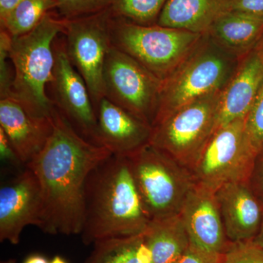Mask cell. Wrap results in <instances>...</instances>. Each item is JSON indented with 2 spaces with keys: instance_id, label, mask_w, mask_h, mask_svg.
Returning a JSON list of instances; mask_svg holds the SVG:
<instances>
[{
  "instance_id": "cell-16",
  "label": "cell",
  "mask_w": 263,
  "mask_h": 263,
  "mask_svg": "<svg viewBox=\"0 0 263 263\" xmlns=\"http://www.w3.org/2000/svg\"><path fill=\"white\" fill-rule=\"evenodd\" d=\"M0 127L24 165L41 152L53 130L51 117H34L12 97L0 100Z\"/></svg>"
},
{
  "instance_id": "cell-35",
  "label": "cell",
  "mask_w": 263,
  "mask_h": 263,
  "mask_svg": "<svg viewBox=\"0 0 263 263\" xmlns=\"http://www.w3.org/2000/svg\"><path fill=\"white\" fill-rule=\"evenodd\" d=\"M49 263H67L65 262V259L62 258L60 256H56Z\"/></svg>"
},
{
  "instance_id": "cell-34",
  "label": "cell",
  "mask_w": 263,
  "mask_h": 263,
  "mask_svg": "<svg viewBox=\"0 0 263 263\" xmlns=\"http://www.w3.org/2000/svg\"><path fill=\"white\" fill-rule=\"evenodd\" d=\"M253 241L256 245L259 246V247L263 248V217L262 222H261L260 228L255 238H254Z\"/></svg>"
},
{
  "instance_id": "cell-13",
  "label": "cell",
  "mask_w": 263,
  "mask_h": 263,
  "mask_svg": "<svg viewBox=\"0 0 263 263\" xmlns=\"http://www.w3.org/2000/svg\"><path fill=\"white\" fill-rule=\"evenodd\" d=\"M180 215L193 245L212 253L226 252L231 242L227 237L215 192L195 184Z\"/></svg>"
},
{
  "instance_id": "cell-25",
  "label": "cell",
  "mask_w": 263,
  "mask_h": 263,
  "mask_svg": "<svg viewBox=\"0 0 263 263\" xmlns=\"http://www.w3.org/2000/svg\"><path fill=\"white\" fill-rule=\"evenodd\" d=\"M247 136L257 155L263 152V86L245 119Z\"/></svg>"
},
{
  "instance_id": "cell-19",
  "label": "cell",
  "mask_w": 263,
  "mask_h": 263,
  "mask_svg": "<svg viewBox=\"0 0 263 263\" xmlns=\"http://www.w3.org/2000/svg\"><path fill=\"white\" fill-rule=\"evenodd\" d=\"M206 34L221 47L241 57L262 39L263 18L230 10L213 24Z\"/></svg>"
},
{
  "instance_id": "cell-36",
  "label": "cell",
  "mask_w": 263,
  "mask_h": 263,
  "mask_svg": "<svg viewBox=\"0 0 263 263\" xmlns=\"http://www.w3.org/2000/svg\"><path fill=\"white\" fill-rule=\"evenodd\" d=\"M1 263H16V261H15V259H8V260L3 261V262Z\"/></svg>"
},
{
  "instance_id": "cell-30",
  "label": "cell",
  "mask_w": 263,
  "mask_h": 263,
  "mask_svg": "<svg viewBox=\"0 0 263 263\" xmlns=\"http://www.w3.org/2000/svg\"><path fill=\"white\" fill-rule=\"evenodd\" d=\"M0 157L2 160L10 162L15 165L24 164L18 158L9 139L1 127H0Z\"/></svg>"
},
{
  "instance_id": "cell-24",
  "label": "cell",
  "mask_w": 263,
  "mask_h": 263,
  "mask_svg": "<svg viewBox=\"0 0 263 263\" xmlns=\"http://www.w3.org/2000/svg\"><path fill=\"white\" fill-rule=\"evenodd\" d=\"M111 0H57L58 14L72 19L96 14L110 8Z\"/></svg>"
},
{
  "instance_id": "cell-22",
  "label": "cell",
  "mask_w": 263,
  "mask_h": 263,
  "mask_svg": "<svg viewBox=\"0 0 263 263\" xmlns=\"http://www.w3.org/2000/svg\"><path fill=\"white\" fill-rule=\"evenodd\" d=\"M56 9L57 0H23L0 20V26L11 37H17L32 31L48 13Z\"/></svg>"
},
{
  "instance_id": "cell-33",
  "label": "cell",
  "mask_w": 263,
  "mask_h": 263,
  "mask_svg": "<svg viewBox=\"0 0 263 263\" xmlns=\"http://www.w3.org/2000/svg\"><path fill=\"white\" fill-rule=\"evenodd\" d=\"M24 263H49L48 262L47 259L42 256L38 255H32L29 257L28 258L26 259Z\"/></svg>"
},
{
  "instance_id": "cell-21",
  "label": "cell",
  "mask_w": 263,
  "mask_h": 263,
  "mask_svg": "<svg viewBox=\"0 0 263 263\" xmlns=\"http://www.w3.org/2000/svg\"><path fill=\"white\" fill-rule=\"evenodd\" d=\"M85 263H152L143 234L100 240Z\"/></svg>"
},
{
  "instance_id": "cell-20",
  "label": "cell",
  "mask_w": 263,
  "mask_h": 263,
  "mask_svg": "<svg viewBox=\"0 0 263 263\" xmlns=\"http://www.w3.org/2000/svg\"><path fill=\"white\" fill-rule=\"evenodd\" d=\"M143 236L152 254V263H174L191 243L180 214L152 219Z\"/></svg>"
},
{
  "instance_id": "cell-28",
  "label": "cell",
  "mask_w": 263,
  "mask_h": 263,
  "mask_svg": "<svg viewBox=\"0 0 263 263\" xmlns=\"http://www.w3.org/2000/svg\"><path fill=\"white\" fill-rule=\"evenodd\" d=\"M222 254H214L190 243V247L174 263H219Z\"/></svg>"
},
{
  "instance_id": "cell-11",
  "label": "cell",
  "mask_w": 263,
  "mask_h": 263,
  "mask_svg": "<svg viewBox=\"0 0 263 263\" xmlns=\"http://www.w3.org/2000/svg\"><path fill=\"white\" fill-rule=\"evenodd\" d=\"M53 51L54 67L48 85L51 87V100L81 137L99 146L96 112L91 95L82 76L71 63L64 36L56 38Z\"/></svg>"
},
{
  "instance_id": "cell-6",
  "label": "cell",
  "mask_w": 263,
  "mask_h": 263,
  "mask_svg": "<svg viewBox=\"0 0 263 263\" xmlns=\"http://www.w3.org/2000/svg\"><path fill=\"white\" fill-rule=\"evenodd\" d=\"M126 157L151 220L180 214L195 184L190 170L150 143Z\"/></svg>"
},
{
  "instance_id": "cell-27",
  "label": "cell",
  "mask_w": 263,
  "mask_h": 263,
  "mask_svg": "<svg viewBox=\"0 0 263 263\" xmlns=\"http://www.w3.org/2000/svg\"><path fill=\"white\" fill-rule=\"evenodd\" d=\"M12 37L4 29H0V98L11 95L13 81V66L9 64L10 46Z\"/></svg>"
},
{
  "instance_id": "cell-26",
  "label": "cell",
  "mask_w": 263,
  "mask_h": 263,
  "mask_svg": "<svg viewBox=\"0 0 263 263\" xmlns=\"http://www.w3.org/2000/svg\"><path fill=\"white\" fill-rule=\"evenodd\" d=\"M219 263H263V248L253 240L231 242Z\"/></svg>"
},
{
  "instance_id": "cell-4",
  "label": "cell",
  "mask_w": 263,
  "mask_h": 263,
  "mask_svg": "<svg viewBox=\"0 0 263 263\" xmlns=\"http://www.w3.org/2000/svg\"><path fill=\"white\" fill-rule=\"evenodd\" d=\"M240 58L203 34L187 57L162 81L152 127L197 99L222 91Z\"/></svg>"
},
{
  "instance_id": "cell-15",
  "label": "cell",
  "mask_w": 263,
  "mask_h": 263,
  "mask_svg": "<svg viewBox=\"0 0 263 263\" xmlns=\"http://www.w3.org/2000/svg\"><path fill=\"white\" fill-rule=\"evenodd\" d=\"M262 86L263 42L259 41L240 57L236 70L221 91L216 129L245 119Z\"/></svg>"
},
{
  "instance_id": "cell-31",
  "label": "cell",
  "mask_w": 263,
  "mask_h": 263,
  "mask_svg": "<svg viewBox=\"0 0 263 263\" xmlns=\"http://www.w3.org/2000/svg\"><path fill=\"white\" fill-rule=\"evenodd\" d=\"M231 10L263 18V0H233Z\"/></svg>"
},
{
  "instance_id": "cell-3",
  "label": "cell",
  "mask_w": 263,
  "mask_h": 263,
  "mask_svg": "<svg viewBox=\"0 0 263 263\" xmlns=\"http://www.w3.org/2000/svg\"><path fill=\"white\" fill-rule=\"evenodd\" d=\"M65 32V19L48 13L30 32L12 37L9 57L13 68L10 97L34 117H51L54 105L47 93L54 67L53 43Z\"/></svg>"
},
{
  "instance_id": "cell-7",
  "label": "cell",
  "mask_w": 263,
  "mask_h": 263,
  "mask_svg": "<svg viewBox=\"0 0 263 263\" xmlns=\"http://www.w3.org/2000/svg\"><path fill=\"white\" fill-rule=\"evenodd\" d=\"M221 91L197 99L157 123L150 144L191 168L216 130Z\"/></svg>"
},
{
  "instance_id": "cell-10",
  "label": "cell",
  "mask_w": 263,
  "mask_h": 263,
  "mask_svg": "<svg viewBox=\"0 0 263 263\" xmlns=\"http://www.w3.org/2000/svg\"><path fill=\"white\" fill-rule=\"evenodd\" d=\"M103 82L105 98L152 126L162 81L112 46L105 60Z\"/></svg>"
},
{
  "instance_id": "cell-18",
  "label": "cell",
  "mask_w": 263,
  "mask_h": 263,
  "mask_svg": "<svg viewBox=\"0 0 263 263\" xmlns=\"http://www.w3.org/2000/svg\"><path fill=\"white\" fill-rule=\"evenodd\" d=\"M233 0H166L157 24L206 34L223 13L231 10Z\"/></svg>"
},
{
  "instance_id": "cell-29",
  "label": "cell",
  "mask_w": 263,
  "mask_h": 263,
  "mask_svg": "<svg viewBox=\"0 0 263 263\" xmlns=\"http://www.w3.org/2000/svg\"><path fill=\"white\" fill-rule=\"evenodd\" d=\"M249 183L263 205V152L256 157Z\"/></svg>"
},
{
  "instance_id": "cell-1",
  "label": "cell",
  "mask_w": 263,
  "mask_h": 263,
  "mask_svg": "<svg viewBox=\"0 0 263 263\" xmlns=\"http://www.w3.org/2000/svg\"><path fill=\"white\" fill-rule=\"evenodd\" d=\"M52 119L53 130L48 143L26 165L41 187L43 216L39 228L50 235H80L86 179L112 154L84 139L55 106Z\"/></svg>"
},
{
  "instance_id": "cell-17",
  "label": "cell",
  "mask_w": 263,
  "mask_h": 263,
  "mask_svg": "<svg viewBox=\"0 0 263 263\" xmlns=\"http://www.w3.org/2000/svg\"><path fill=\"white\" fill-rule=\"evenodd\" d=\"M227 237L232 243L255 238L263 217V205L249 182L230 183L216 192Z\"/></svg>"
},
{
  "instance_id": "cell-9",
  "label": "cell",
  "mask_w": 263,
  "mask_h": 263,
  "mask_svg": "<svg viewBox=\"0 0 263 263\" xmlns=\"http://www.w3.org/2000/svg\"><path fill=\"white\" fill-rule=\"evenodd\" d=\"M111 9L96 14L65 19L66 50L71 63L87 85L95 109L105 97L103 72L111 48Z\"/></svg>"
},
{
  "instance_id": "cell-8",
  "label": "cell",
  "mask_w": 263,
  "mask_h": 263,
  "mask_svg": "<svg viewBox=\"0 0 263 263\" xmlns=\"http://www.w3.org/2000/svg\"><path fill=\"white\" fill-rule=\"evenodd\" d=\"M245 119L218 127L190 169L195 184L217 191L230 183L249 182L257 157Z\"/></svg>"
},
{
  "instance_id": "cell-12",
  "label": "cell",
  "mask_w": 263,
  "mask_h": 263,
  "mask_svg": "<svg viewBox=\"0 0 263 263\" xmlns=\"http://www.w3.org/2000/svg\"><path fill=\"white\" fill-rule=\"evenodd\" d=\"M42 216L39 182L32 170L26 167L0 189V241L18 245L24 228H39Z\"/></svg>"
},
{
  "instance_id": "cell-32",
  "label": "cell",
  "mask_w": 263,
  "mask_h": 263,
  "mask_svg": "<svg viewBox=\"0 0 263 263\" xmlns=\"http://www.w3.org/2000/svg\"><path fill=\"white\" fill-rule=\"evenodd\" d=\"M23 0H0V20L5 18Z\"/></svg>"
},
{
  "instance_id": "cell-2",
  "label": "cell",
  "mask_w": 263,
  "mask_h": 263,
  "mask_svg": "<svg viewBox=\"0 0 263 263\" xmlns=\"http://www.w3.org/2000/svg\"><path fill=\"white\" fill-rule=\"evenodd\" d=\"M83 243L143 234L151 221L127 157L110 155L91 171L85 184Z\"/></svg>"
},
{
  "instance_id": "cell-23",
  "label": "cell",
  "mask_w": 263,
  "mask_h": 263,
  "mask_svg": "<svg viewBox=\"0 0 263 263\" xmlns=\"http://www.w3.org/2000/svg\"><path fill=\"white\" fill-rule=\"evenodd\" d=\"M166 0H111L114 16L133 23L150 26L157 24Z\"/></svg>"
},
{
  "instance_id": "cell-5",
  "label": "cell",
  "mask_w": 263,
  "mask_h": 263,
  "mask_svg": "<svg viewBox=\"0 0 263 263\" xmlns=\"http://www.w3.org/2000/svg\"><path fill=\"white\" fill-rule=\"evenodd\" d=\"M203 34L183 29L137 24L114 15L112 46L164 81L191 53Z\"/></svg>"
},
{
  "instance_id": "cell-14",
  "label": "cell",
  "mask_w": 263,
  "mask_h": 263,
  "mask_svg": "<svg viewBox=\"0 0 263 263\" xmlns=\"http://www.w3.org/2000/svg\"><path fill=\"white\" fill-rule=\"evenodd\" d=\"M95 112L98 145L112 155L128 157L149 143L152 126L108 98H102Z\"/></svg>"
}]
</instances>
